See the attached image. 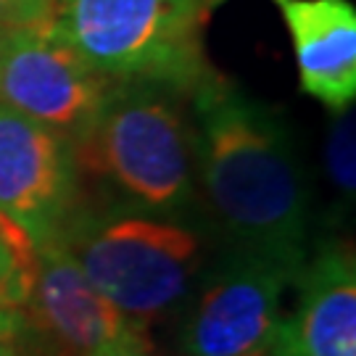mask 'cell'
Wrapping results in <instances>:
<instances>
[{"instance_id": "cell-3", "label": "cell", "mask_w": 356, "mask_h": 356, "mask_svg": "<svg viewBox=\"0 0 356 356\" xmlns=\"http://www.w3.org/2000/svg\"><path fill=\"white\" fill-rule=\"evenodd\" d=\"M222 0H56L53 35L116 82H153L191 95L216 74L204 32Z\"/></svg>"}, {"instance_id": "cell-15", "label": "cell", "mask_w": 356, "mask_h": 356, "mask_svg": "<svg viewBox=\"0 0 356 356\" xmlns=\"http://www.w3.org/2000/svg\"><path fill=\"white\" fill-rule=\"evenodd\" d=\"M0 356H51L45 351V346L35 338V332L24 325L16 335H8L0 341Z\"/></svg>"}, {"instance_id": "cell-16", "label": "cell", "mask_w": 356, "mask_h": 356, "mask_svg": "<svg viewBox=\"0 0 356 356\" xmlns=\"http://www.w3.org/2000/svg\"><path fill=\"white\" fill-rule=\"evenodd\" d=\"M26 325L24 314L19 306H11L6 301H0V341L8 338V335H16Z\"/></svg>"}, {"instance_id": "cell-11", "label": "cell", "mask_w": 356, "mask_h": 356, "mask_svg": "<svg viewBox=\"0 0 356 356\" xmlns=\"http://www.w3.org/2000/svg\"><path fill=\"white\" fill-rule=\"evenodd\" d=\"M356 119L351 108L335 111L325 138V169L341 204H351L356 191Z\"/></svg>"}, {"instance_id": "cell-6", "label": "cell", "mask_w": 356, "mask_h": 356, "mask_svg": "<svg viewBox=\"0 0 356 356\" xmlns=\"http://www.w3.org/2000/svg\"><path fill=\"white\" fill-rule=\"evenodd\" d=\"M116 85L53 29L0 35V103L64 135L72 145L92 127Z\"/></svg>"}, {"instance_id": "cell-17", "label": "cell", "mask_w": 356, "mask_h": 356, "mask_svg": "<svg viewBox=\"0 0 356 356\" xmlns=\"http://www.w3.org/2000/svg\"><path fill=\"white\" fill-rule=\"evenodd\" d=\"M0 232H6V235H8V232H13V227L8 225V222H3V219H0Z\"/></svg>"}, {"instance_id": "cell-10", "label": "cell", "mask_w": 356, "mask_h": 356, "mask_svg": "<svg viewBox=\"0 0 356 356\" xmlns=\"http://www.w3.org/2000/svg\"><path fill=\"white\" fill-rule=\"evenodd\" d=\"M288 24L298 82L332 111L356 98V8L351 0H272Z\"/></svg>"}, {"instance_id": "cell-1", "label": "cell", "mask_w": 356, "mask_h": 356, "mask_svg": "<svg viewBox=\"0 0 356 356\" xmlns=\"http://www.w3.org/2000/svg\"><path fill=\"white\" fill-rule=\"evenodd\" d=\"M191 95L198 179L232 248L301 269L312 201L282 116L219 74Z\"/></svg>"}, {"instance_id": "cell-9", "label": "cell", "mask_w": 356, "mask_h": 356, "mask_svg": "<svg viewBox=\"0 0 356 356\" xmlns=\"http://www.w3.org/2000/svg\"><path fill=\"white\" fill-rule=\"evenodd\" d=\"M298 301L269 356H356V264L343 243L319 245L298 269Z\"/></svg>"}, {"instance_id": "cell-7", "label": "cell", "mask_w": 356, "mask_h": 356, "mask_svg": "<svg viewBox=\"0 0 356 356\" xmlns=\"http://www.w3.org/2000/svg\"><path fill=\"white\" fill-rule=\"evenodd\" d=\"M79 177L64 135L0 103V219L32 248L56 241L79 211Z\"/></svg>"}, {"instance_id": "cell-2", "label": "cell", "mask_w": 356, "mask_h": 356, "mask_svg": "<svg viewBox=\"0 0 356 356\" xmlns=\"http://www.w3.org/2000/svg\"><path fill=\"white\" fill-rule=\"evenodd\" d=\"M177 90L119 82L92 127L74 143L79 175L106 182L124 209L175 216L193 204V135Z\"/></svg>"}, {"instance_id": "cell-5", "label": "cell", "mask_w": 356, "mask_h": 356, "mask_svg": "<svg viewBox=\"0 0 356 356\" xmlns=\"http://www.w3.org/2000/svg\"><path fill=\"white\" fill-rule=\"evenodd\" d=\"M298 269L251 251H229L195 293L179 330L182 356H269L282 293Z\"/></svg>"}, {"instance_id": "cell-4", "label": "cell", "mask_w": 356, "mask_h": 356, "mask_svg": "<svg viewBox=\"0 0 356 356\" xmlns=\"http://www.w3.org/2000/svg\"><path fill=\"white\" fill-rule=\"evenodd\" d=\"M56 241L88 280L143 327L191 293L201 267V238L193 229L132 209L76 211Z\"/></svg>"}, {"instance_id": "cell-13", "label": "cell", "mask_w": 356, "mask_h": 356, "mask_svg": "<svg viewBox=\"0 0 356 356\" xmlns=\"http://www.w3.org/2000/svg\"><path fill=\"white\" fill-rule=\"evenodd\" d=\"M56 0H0V35L51 29Z\"/></svg>"}, {"instance_id": "cell-8", "label": "cell", "mask_w": 356, "mask_h": 356, "mask_svg": "<svg viewBox=\"0 0 356 356\" xmlns=\"http://www.w3.org/2000/svg\"><path fill=\"white\" fill-rule=\"evenodd\" d=\"M19 309L51 356H88L143 325L124 317L103 296L58 241L32 251L24 267Z\"/></svg>"}, {"instance_id": "cell-12", "label": "cell", "mask_w": 356, "mask_h": 356, "mask_svg": "<svg viewBox=\"0 0 356 356\" xmlns=\"http://www.w3.org/2000/svg\"><path fill=\"white\" fill-rule=\"evenodd\" d=\"M32 251H35L32 243L19 229H13L8 235L0 232V301L19 306L24 267L32 259Z\"/></svg>"}, {"instance_id": "cell-14", "label": "cell", "mask_w": 356, "mask_h": 356, "mask_svg": "<svg viewBox=\"0 0 356 356\" xmlns=\"http://www.w3.org/2000/svg\"><path fill=\"white\" fill-rule=\"evenodd\" d=\"M88 356H153L151 341L145 330H135L129 335H122L116 341H108V343L98 346L95 351H90Z\"/></svg>"}]
</instances>
